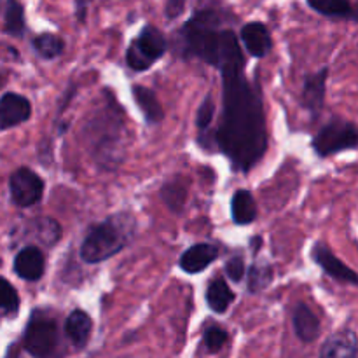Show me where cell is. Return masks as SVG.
Masks as SVG:
<instances>
[{
  "label": "cell",
  "instance_id": "obj_15",
  "mask_svg": "<svg viewBox=\"0 0 358 358\" xmlns=\"http://www.w3.org/2000/svg\"><path fill=\"white\" fill-rule=\"evenodd\" d=\"M91 327H93V324H91V318L87 317V313H84V311L80 310H76L70 313L69 318H66L65 334L73 345L83 348V346L87 343V339H90Z\"/></svg>",
  "mask_w": 358,
  "mask_h": 358
},
{
  "label": "cell",
  "instance_id": "obj_17",
  "mask_svg": "<svg viewBox=\"0 0 358 358\" xmlns=\"http://www.w3.org/2000/svg\"><path fill=\"white\" fill-rule=\"evenodd\" d=\"M133 96H135L136 103H138L140 110L143 112L147 121L156 124V122H159L161 119L164 117V112L159 100H157V96L149 90V87L135 86L133 87Z\"/></svg>",
  "mask_w": 358,
  "mask_h": 358
},
{
  "label": "cell",
  "instance_id": "obj_16",
  "mask_svg": "<svg viewBox=\"0 0 358 358\" xmlns=\"http://www.w3.org/2000/svg\"><path fill=\"white\" fill-rule=\"evenodd\" d=\"M231 215H233L234 222L240 226L254 222L257 217V205L254 201V196L245 189H240L231 201Z\"/></svg>",
  "mask_w": 358,
  "mask_h": 358
},
{
  "label": "cell",
  "instance_id": "obj_20",
  "mask_svg": "<svg viewBox=\"0 0 358 358\" xmlns=\"http://www.w3.org/2000/svg\"><path fill=\"white\" fill-rule=\"evenodd\" d=\"M6 13V31L13 37H21L24 34V13L23 6L17 0H10L3 9Z\"/></svg>",
  "mask_w": 358,
  "mask_h": 358
},
{
  "label": "cell",
  "instance_id": "obj_10",
  "mask_svg": "<svg viewBox=\"0 0 358 358\" xmlns=\"http://www.w3.org/2000/svg\"><path fill=\"white\" fill-rule=\"evenodd\" d=\"M329 69L318 70L317 73H311L306 77L303 86V107L310 110L313 115L320 114L324 107L325 98V80H327Z\"/></svg>",
  "mask_w": 358,
  "mask_h": 358
},
{
  "label": "cell",
  "instance_id": "obj_22",
  "mask_svg": "<svg viewBox=\"0 0 358 358\" xmlns=\"http://www.w3.org/2000/svg\"><path fill=\"white\" fill-rule=\"evenodd\" d=\"M273 282V269L268 264H254L248 271L250 292H261Z\"/></svg>",
  "mask_w": 358,
  "mask_h": 358
},
{
  "label": "cell",
  "instance_id": "obj_19",
  "mask_svg": "<svg viewBox=\"0 0 358 358\" xmlns=\"http://www.w3.org/2000/svg\"><path fill=\"white\" fill-rule=\"evenodd\" d=\"M311 9L331 17H350L355 20L353 7L350 0H308Z\"/></svg>",
  "mask_w": 358,
  "mask_h": 358
},
{
  "label": "cell",
  "instance_id": "obj_30",
  "mask_svg": "<svg viewBox=\"0 0 358 358\" xmlns=\"http://www.w3.org/2000/svg\"><path fill=\"white\" fill-rule=\"evenodd\" d=\"M9 2H10V0H0V13H2V10L6 9V6H7V3H9Z\"/></svg>",
  "mask_w": 358,
  "mask_h": 358
},
{
  "label": "cell",
  "instance_id": "obj_23",
  "mask_svg": "<svg viewBox=\"0 0 358 358\" xmlns=\"http://www.w3.org/2000/svg\"><path fill=\"white\" fill-rule=\"evenodd\" d=\"M161 198L164 199V203H166L173 212H182L185 203V187L184 185L177 184V182L164 185V187L161 189Z\"/></svg>",
  "mask_w": 358,
  "mask_h": 358
},
{
  "label": "cell",
  "instance_id": "obj_28",
  "mask_svg": "<svg viewBox=\"0 0 358 358\" xmlns=\"http://www.w3.org/2000/svg\"><path fill=\"white\" fill-rule=\"evenodd\" d=\"M213 114H215V103H213L212 98H206L205 101H203V105L199 107V112H198V126L199 128H208V124L212 122L213 119Z\"/></svg>",
  "mask_w": 358,
  "mask_h": 358
},
{
  "label": "cell",
  "instance_id": "obj_5",
  "mask_svg": "<svg viewBox=\"0 0 358 358\" xmlns=\"http://www.w3.org/2000/svg\"><path fill=\"white\" fill-rule=\"evenodd\" d=\"M315 150L320 156L341 152V150L355 149L357 147V129L352 122L332 121L325 128L320 129L313 142Z\"/></svg>",
  "mask_w": 358,
  "mask_h": 358
},
{
  "label": "cell",
  "instance_id": "obj_24",
  "mask_svg": "<svg viewBox=\"0 0 358 358\" xmlns=\"http://www.w3.org/2000/svg\"><path fill=\"white\" fill-rule=\"evenodd\" d=\"M17 308H20L17 292L7 280L0 278V311H3V313H16Z\"/></svg>",
  "mask_w": 358,
  "mask_h": 358
},
{
  "label": "cell",
  "instance_id": "obj_11",
  "mask_svg": "<svg viewBox=\"0 0 358 358\" xmlns=\"http://www.w3.org/2000/svg\"><path fill=\"white\" fill-rule=\"evenodd\" d=\"M219 255V248L215 245L208 243H198L194 247L189 248L180 259V268L189 275H196V273L203 271L208 268Z\"/></svg>",
  "mask_w": 358,
  "mask_h": 358
},
{
  "label": "cell",
  "instance_id": "obj_12",
  "mask_svg": "<svg viewBox=\"0 0 358 358\" xmlns=\"http://www.w3.org/2000/svg\"><path fill=\"white\" fill-rule=\"evenodd\" d=\"M241 41L245 48L255 58H262L268 55L273 48L271 37H269L268 28L262 23H248L241 28Z\"/></svg>",
  "mask_w": 358,
  "mask_h": 358
},
{
  "label": "cell",
  "instance_id": "obj_21",
  "mask_svg": "<svg viewBox=\"0 0 358 358\" xmlns=\"http://www.w3.org/2000/svg\"><path fill=\"white\" fill-rule=\"evenodd\" d=\"M34 48H35V51L42 56V58L51 59V58H56V56L62 55L63 49H65V44H63L62 38L56 37V35L42 34L34 41Z\"/></svg>",
  "mask_w": 358,
  "mask_h": 358
},
{
  "label": "cell",
  "instance_id": "obj_4",
  "mask_svg": "<svg viewBox=\"0 0 358 358\" xmlns=\"http://www.w3.org/2000/svg\"><path fill=\"white\" fill-rule=\"evenodd\" d=\"M24 350L31 357H48L58 345V329L56 322L49 317L34 315L24 332Z\"/></svg>",
  "mask_w": 358,
  "mask_h": 358
},
{
  "label": "cell",
  "instance_id": "obj_8",
  "mask_svg": "<svg viewBox=\"0 0 358 358\" xmlns=\"http://www.w3.org/2000/svg\"><path fill=\"white\" fill-rule=\"evenodd\" d=\"M313 259L329 276L339 280V282L352 283V285H357V273L353 271L352 268H348L346 264H343L324 243H317L313 248Z\"/></svg>",
  "mask_w": 358,
  "mask_h": 358
},
{
  "label": "cell",
  "instance_id": "obj_14",
  "mask_svg": "<svg viewBox=\"0 0 358 358\" xmlns=\"http://www.w3.org/2000/svg\"><path fill=\"white\" fill-rule=\"evenodd\" d=\"M294 329H296V334L299 336L301 341L304 343H313L318 338L320 322L306 304H299L294 311Z\"/></svg>",
  "mask_w": 358,
  "mask_h": 358
},
{
  "label": "cell",
  "instance_id": "obj_1",
  "mask_svg": "<svg viewBox=\"0 0 358 358\" xmlns=\"http://www.w3.org/2000/svg\"><path fill=\"white\" fill-rule=\"evenodd\" d=\"M220 23L222 17L217 10H199L182 30V51L187 58H198L222 72L224 115L215 142L234 170L250 171L268 147L261 90L245 76L243 55L234 31L220 28Z\"/></svg>",
  "mask_w": 358,
  "mask_h": 358
},
{
  "label": "cell",
  "instance_id": "obj_13",
  "mask_svg": "<svg viewBox=\"0 0 358 358\" xmlns=\"http://www.w3.org/2000/svg\"><path fill=\"white\" fill-rule=\"evenodd\" d=\"M320 355L325 358H355L358 355L355 334L346 331L332 336L324 345Z\"/></svg>",
  "mask_w": 358,
  "mask_h": 358
},
{
  "label": "cell",
  "instance_id": "obj_18",
  "mask_svg": "<svg viewBox=\"0 0 358 358\" xmlns=\"http://www.w3.org/2000/svg\"><path fill=\"white\" fill-rule=\"evenodd\" d=\"M206 301L215 313H224L234 301V294L231 292L227 283L222 278H219L210 283L208 290H206Z\"/></svg>",
  "mask_w": 358,
  "mask_h": 358
},
{
  "label": "cell",
  "instance_id": "obj_26",
  "mask_svg": "<svg viewBox=\"0 0 358 358\" xmlns=\"http://www.w3.org/2000/svg\"><path fill=\"white\" fill-rule=\"evenodd\" d=\"M227 343V332L220 327H212L205 334V346L208 352H219Z\"/></svg>",
  "mask_w": 358,
  "mask_h": 358
},
{
  "label": "cell",
  "instance_id": "obj_2",
  "mask_svg": "<svg viewBox=\"0 0 358 358\" xmlns=\"http://www.w3.org/2000/svg\"><path fill=\"white\" fill-rule=\"evenodd\" d=\"M135 234V220L128 213H117L94 226L80 247V257L87 264H96L119 254Z\"/></svg>",
  "mask_w": 358,
  "mask_h": 358
},
{
  "label": "cell",
  "instance_id": "obj_9",
  "mask_svg": "<svg viewBox=\"0 0 358 358\" xmlns=\"http://www.w3.org/2000/svg\"><path fill=\"white\" fill-rule=\"evenodd\" d=\"M44 254L37 247H27L16 255L14 271L27 282H37L44 275Z\"/></svg>",
  "mask_w": 358,
  "mask_h": 358
},
{
  "label": "cell",
  "instance_id": "obj_31",
  "mask_svg": "<svg viewBox=\"0 0 358 358\" xmlns=\"http://www.w3.org/2000/svg\"><path fill=\"white\" fill-rule=\"evenodd\" d=\"M0 83H2V76H0Z\"/></svg>",
  "mask_w": 358,
  "mask_h": 358
},
{
  "label": "cell",
  "instance_id": "obj_7",
  "mask_svg": "<svg viewBox=\"0 0 358 358\" xmlns=\"http://www.w3.org/2000/svg\"><path fill=\"white\" fill-rule=\"evenodd\" d=\"M31 114L30 101L16 93H6L0 98V128L7 129L27 121Z\"/></svg>",
  "mask_w": 358,
  "mask_h": 358
},
{
  "label": "cell",
  "instance_id": "obj_3",
  "mask_svg": "<svg viewBox=\"0 0 358 358\" xmlns=\"http://www.w3.org/2000/svg\"><path fill=\"white\" fill-rule=\"evenodd\" d=\"M166 52V38L157 28L147 27L129 45L126 62L133 70H147Z\"/></svg>",
  "mask_w": 358,
  "mask_h": 358
},
{
  "label": "cell",
  "instance_id": "obj_29",
  "mask_svg": "<svg viewBox=\"0 0 358 358\" xmlns=\"http://www.w3.org/2000/svg\"><path fill=\"white\" fill-rule=\"evenodd\" d=\"M184 7H185V0H168L166 9H164L168 20H175V17L180 16V14L184 13Z\"/></svg>",
  "mask_w": 358,
  "mask_h": 358
},
{
  "label": "cell",
  "instance_id": "obj_25",
  "mask_svg": "<svg viewBox=\"0 0 358 358\" xmlns=\"http://www.w3.org/2000/svg\"><path fill=\"white\" fill-rule=\"evenodd\" d=\"M38 236H41V240L44 241L45 245H55L56 241L59 240V236H62V229H59L58 222H55L52 219H42L41 222H38Z\"/></svg>",
  "mask_w": 358,
  "mask_h": 358
},
{
  "label": "cell",
  "instance_id": "obj_27",
  "mask_svg": "<svg viewBox=\"0 0 358 358\" xmlns=\"http://www.w3.org/2000/svg\"><path fill=\"white\" fill-rule=\"evenodd\" d=\"M226 273L233 282H241L245 276V262L241 255H234L226 262Z\"/></svg>",
  "mask_w": 358,
  "mask_h": 358
},
{
  "label": "cell",
  "instance_id": "obj_6",
  "mask_svg": "<svg viewBox=\"0 0 358 358\" xmlns=\"http://www.w3.org/2000/svg\"><path fill=\"white\" fill-rule=\"evenodd\" d=\"M9 189L14 205L28 208L41 201L42 192H44V182L30 168H20L10 175Z\"/></svg>",
  "mask_w": 358,
  "mask_h": 358
}]
</instances>
